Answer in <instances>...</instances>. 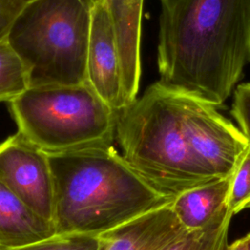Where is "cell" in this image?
Here are the masks:
<instances>
[{
	"label": "cell",
	"mask_w": 250,
	"mask_h": 250,
	"mask_svg": "<svg viewBox=\"0 0 250 250\" xmlns=\"http://www.w3.org/2000/svg\"><path fill=\"white\" fill-rule=\"evenodd\" d=\"M249 62L250 0H161V82L219 106Z\"/></svg>",
	"instance_id": "cell-1"
},
{
	"label": "cell",
	"mask_w": 250,
	"mask_h": 250,
	"mask_svg": "<svg viewBox=\"0 0 250 250\" xmlns=\"http://www.w3.org/2000/svg\"><path fill=\"white\" fill-rule=\"evenodd\" d=\"M47 154L57 233L98 236L174 200L142 178L113 145Z\"/></svg>",
	"instance_id": "cell-2"
},
{
	"label": "cell",
	"mask_w": 250,
	"mask_h": 250,
	"mask_svg": "<svg viewBox=\"0 0 250 250\" xmlns=\"http://www.w3.org/2000/svg\"><path fill=\"white\" fill-rule=\"evenodd\" d=\"M115 140L127 163L173 199L218 179L190 150L184 130L182 91L160 80L117 112Z\"/></svg>",
	"instance_id": "cell-3"
},
{
	"label": "cell",
	"mask_w": 250,
	"mask_h": 250,
	"mask_svg": "<svg viewBox=\"0 0 250 250\" xmlns=\"http://www.w3.org/2000/svg\"><path fill=\"white\" fill-rule=\"evenodd\" d=\"M95 1L37 0L14 19L6 41L21 61L29 87L87 82Z\"/></svg>",
	"instance_id": "cell-4"
},
{
	"label": "cell",
	"mask_w": 250,
	"mask_h": 250,
	"mask_svg": "<svg viewBox=\"0 0 250 250\" xmlns=\"http://www.w3.org/2000/svg\"><path fill=\"white\" fill-rule=\"evenodd\" d=\"M18 132L46 153L113 145L117 112L89 86L29 87L10 103Z\"/></svg>",
	"instance_id": "cell-5"
},
{
	"label": "cell",
	"mask_w": 250,
	"mask_h": 250,
	"mask_svg": "<svg viewBox=\"0 0 250 250\" xmlns=\"http://www.w3.org/2000/svg\"><path fill=\"white\" fill-rule=\"evenodd\" d=\"M217 107L182 91L184 130L190 150L207 172L222 179L233 174L249 141Z\"/></svg>",
	"instance_id": "cell-6"
},
{
	"label": "cell",
	"mask_w": 250,
	"mask_h": 250,
	"mask_svg": "<svg viewBox=\"0 0 250 250\" xmlns=\"http://www.w3.org/2000/svg\"><path fill=\"white\" fill-rule=\"evenodd\" d=\"M0 182L53 222L55 187L48 154L19 132L0 144Z\"/></svg>",
	"instance_id": "cell-7"
},
{
	"label": "cell",
	"mask_w": 250,
	"mask_h": 250,
	"mask_svg": "<svg viewBox=\"0 0 250 250\" xmlns=\"http://www.w3.org/2000/svg\"><path fill=\"white\" fill-rule=\"evenodd\" d=\"M86 77L89 86L114 111L127 106L121 60L106 0H96L93 6Z\"/></svg>",
	"instance_id": "cell-8"
},
{
	"label": "cell",
	"mask_w": 250,
	"mask_h": 250,
	"mask_svg": "<svg viewBox=\"0 0 250 250\" xmlns=\"http://www.w3.org/2000/svg\"><path fill=\"white\" fill-rule=\"evenodd\" d=\"M188 232L169 204L99 234L98 250H164Z\"/></svg>",
	"instance_id": "cell-9"
},
{
	"label": "cell",
	"mask_w": 250,
	"mask_h": 250,
	"mask_svg": "<svg viewBox=\"0 0 250 250\" xmlns=\"http://www.w3.org/2000/svg\"><path fill=\"white\" fill-rule=\"evenodd\" d=\"M119 50L127 105L137 99L141 77L144 0H106Z\"/></svg>",
	"instance_id": "cell-10"
},
{
	"label": "cell",
	"mask_w": 250,
	"mask_h": 250,
	"mask_svg": "<svg viewBox=\"0 0 250 250\" xmlns=\"http://www.w3.org/2000/svg\"><path fill=\"white\" fill-rule=\"evenodd\" d=\"M56 233L52 221L38 215L0 182V250L22 247Z\"/></svg>",
	"instance_id": "cell-11"
},
{
	"label": "cell",
	"mask_w": 250,
	"mask_h": 250,
	"mask_svg": "<svg viewBox=\"0 0 250 250\" xmlns=\"http://www.w3.org/2000/svg\"><path fill=\"white\" fill-rule=\"evenodd\" d=\"M231 176L191 188L174 198L171 207L188 231L205 229L228 212Z\"/></svg>",
	"instance_id": "cell-12"
},
{
	"label": "cell",
	"mask_w": 250,
	"mask_h": 250,
	"mask_svg": "<svg viewBox=\"0 0 250 250\" xmlns=\"http://www.w3.org/2000/svg\"><path fill=\"white\" fill-rule=\"evenodd\" d=\"M26 70L6 38L0 41V102H11L27 88Z\"/></svg>",
	"instance_id": "cell-13"
},
{
	"label": "cell",
	"mask_w": 250,
	"mask_h": 250,
	"mask_svg": "<svg viewBox=\"0 0 250 250\" xmlns=\"http://www.w3.org/2000/svg\"><path fill=\"white\" fill-rule=\"evenodd\" d=\"M250 208V143L232 176L227 210L232 216Z\"/></svg>",
	"instance_id": "cell-14"
},
{
	"label": "cell",
	"mask_w": 250,
	"mask_h": 250,
	"mask_svg": "<svg viewBox=\"0 0 250 250\" xmlns=\"http://www.w3.org/2000/svg\"><path fill=\"white\" fill-rule=\"evenodd\" d=\"M96 235L79 233H56L55 235L14 249L8 250H98Z\"/></svg>",
	"instance_id": "cell-15"
},
{
	"label": "cell",
	"mask_w": 250,
	"mask_h": 250,
	"mask_svg": "<svg viewBox=\"0 0 250 250\" xmlns=\"http://www.w3.org/2000/svg\"><path fill=\"white\" fill-rule=\"evenodd\" d=\"M228 217H232V215L227 212L207 229L195 231H188L186 235H184L182 238H180L164 250H200L211 240L218 229Z\"/></svg>",
	"instance_id": "cell-16"
},
{
	"label": "cell",
	"mask_w": 250,
	"mask_h": 250,
	"mask_svg": "<svg viewBox=\"0 0 250 250\" xmlns=\"http://www.w3.org/2000/svg\"><path fill=\"white\" fill-rule=\"evenodd\" d=\"M231 114L238 124V128L250 143V83L236 87L231 105Z\"/></svg>",
	"instance_id": "cell-17"
},
{
	"label": "cell",
	"mask_w": 250,
	"mask_h": 250,
	"mask_svg": "<svg viewBox=\"0 0 250 250\" xmlns=\"http://www.w3.org/2000/svg\"><path fill=\"white\" fill-rule=\"evenodd\" d=\"M232 217H228L225 222L221 225V227L218 229L214 236L211 238V240L200 250H227L229 243V224Z\"/></svg>",
	"instance_id": "cell-18"
},
{
	"label": "cell",
	"mask_w": 250,
	"mask_h": 250,
	"mask_svg": "<svg viewBox=\"0 0 250 250\" xmlns=\"http://www.w3.org/2000/svg\"><path fill=\"white\" fill-rule=\"evenodd\" d=\"M37 0H2L5 9L7 10L10 17L14 19L21 13L22 9H24L29 4L35 2Z\"/></svg>",
	"instance_id": "cell-19"
},
{
	"label": "cell",
	"mask_w": 250,
	"mask_h": 250,
	"mask_svg": "<svg viewBox=\"0 0 250 250\" xmlns=\"http://www.w3.org/2000/svg\"><path fill=\"white\" fill-rule=\"evenodd\" d=\"M12 21L13 19L10 17L7 10L5 9L2 0H0V41L6 38Z\"/></svg>",
	"instance_id": "cell-20"
},
{
	"label": "cell",
	"mask_w": 250,
	"mask_h": 250,
	"mask_svg": "<svg viewBox=\"0 0 250 250\" xmlns=\"http://www.w3.org/2000/svg\"><path fill=\"white\" fill-rule=\"evenodd\" d=\"M227 250H248L245 236L233 241L231 244H229Z\"/></svg>",
	"instance_id": "cell-21"
},
{
	"label": "cell",
	"mask_w": 250,
	"mask_h": 250,
	"mask_svg": "<svg viewBox=\"0 0 250 250\" xmlns=\"http://www.w3.org/2000/svg\"><path fill=\"white\" fill-rule=\"evenodd\" d=\"M245 238H246V242H247V248H248V250H250V233H247L245 235Z\"/></svg>",
	"instance_id": "cell-22"
}]
</instances>
